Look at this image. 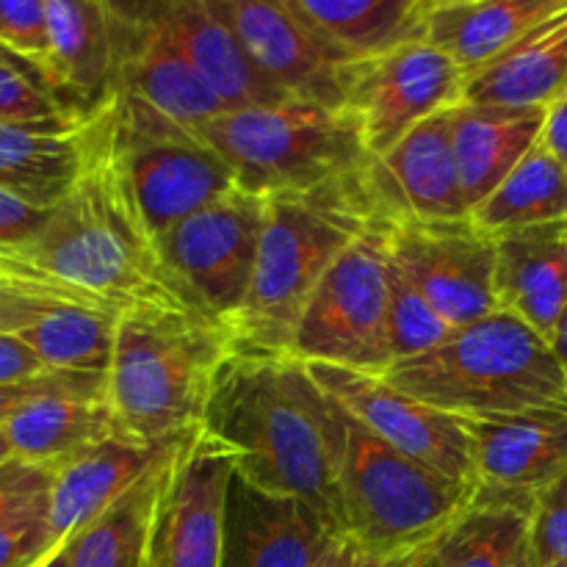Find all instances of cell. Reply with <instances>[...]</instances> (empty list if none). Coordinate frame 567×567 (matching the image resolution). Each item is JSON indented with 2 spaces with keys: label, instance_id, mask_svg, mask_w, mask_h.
<instances>
[{
  "label": "cell",
  "instance_id": "4",
  "mask_svg": "<svg viewBox=\"0 0 567 567\" xmlns=\"http://www.w3.org/2000/svg\"><path fill=\"white\" fill-rule=\"evenodd\" d=\"M338 520L360 554L404 559L430 546L476 496L365 430L327 396Z\"/></svg>",
  "mask_w": 567,
  "mask_h": 567
},
{
  "label": "cell",
  "instance_id": "10",
  "mask_svg": "<svg viewBox=\"0 0 567 567\" xmlns=\"http://www.w3.org/2000/svg\"><path fill=\"white\" fill-rule=\"evenodd\" d=\"M264 221L266 197L236 188L155 238L172 280L227 336L249 297Z\"/></svg>",
  "mask_w": 567,
  "mask_h": 567
},
{
  "label": "cell",
  "instance_id": "24",
  "mask_svg": "<svg viewBox=\"0 0 567 567\" xmlns=\"http://www.w3.org/2000/svg\"><path fill=\"white\" fill-rule=\"evenodd\" d=\"M567 89V0L498 59L465 78L463 103L546 111Z\"/></svg>",
  "mask_w": 567,
  "mask_h": 567
},
{
  "label": "cell",
  "instance_id": "7",
  "mask_svg": "<svg viewBox=\"0 0 567 567\" xmlns=\"http://www.w3.org/2000/svg\"><path fill=\"white\" fill-rule=\"evenodd\" d=\"M197 136L227 161L238 188L255 197L313 192L371 161L358 120L310 100L225 111Z\"/></svg>",
  "mask_w": 567,
  "mask_h": 567
},
{
  "label": "cell",
  "instance_id": "3",
  "mask_svg": "<svg viewBox=\"0 0 567 567\" xmlns=\"http://www.w3.org/2000/svg\"><path fill=\"white\" fill-rule=\"evenodd\" d=\"M377 225L360 172L313 192L266 197L252 286L230 327L233 349L291 354L293 332L319 282Z\"/></svg>",
  "mask_w": 567,
  "mask_h": 567
},
{
  "label": "cell",
  "instance_id": "6",
  "mask_svg": "<svg viewBox=\"0 0 567 567\" xmlns=\"http://www.w3.org/2000/svg\"><path fill=\"white\" fill-rule=\"evenodd\" d=\"M230 352L227 330L210 321L177 313L122 316L105 374L122 435L161 443L197 432L216 371Z\"/></svg>",
  "mask_w": 567,
  "mask_h": 567
},
{
  "label": "cell",
  "instance_id": "11",
  "mask_svg": "<svg viewBox=\"0 0 567 567\" xmlns=\"http://www.w3.org/2000/svg\"><path fill=\"white\" fill-rule=\"evenodd\" d=\"M465 72L430 42H410L347 66L343 109L358 120L365 150L380 158L410 131L463 103Z\"/></svg>",
  "mask_w": 567,
  "mask_h": 567
},
{
  "label": "cell",
  "instance_id": "48",
  "mask_svg": "<svg viewBox=\"0 0 567 567\" xmlns=\"http://www.w3.org/2000/svg\"><path fill=\"white\" fill-rule=\"evenodd\" d=\"M559 567H567V565H559Z\"/></svg>",
  "mask_w": 567,
  "mask_h": 567
},
{
  "label": "cell",
  "instance_id": "42",
  "mask_svg": "<svg viewBox=\"0 0 567 567\" xmlns=\"http://www.w3.org/2000/svg\"><path fill=\"white\" fill-rule=\"evenodd\" d=\"M358 557H360V551L354 548V543L347 540V543H341V546L336 548V554L327 559L324 567H354V565H358Z\"/></svg>",
  "mask_w": 567,
  "mask_h": 567
},
{
  "label": "cell",
  "instance_id": "23",
  "mask_svg": "<svg viewBox=\"0 0 567 567\" xmlns=\"http://www.w3.org/2000/svg\"><path fill=\"white\" fill-rule=\"evenodd\" d=\"M496 302L551 341L567 302V219L498 233Z\"/></svg>",
  "mask_w": 567,
  "mask_h": 567
},
{
  "label": "cell",
  "instance_id": "28",
  "mask_svg": "<svg viewBox=\"0 0 567 567\" xmlns=\"http://www.w3.org/2000/svg\"><path fill=\"white\" fill-rule=\"evenodd\" d=\"M11 457L55 468L83 449L122 435L109 393H48L0 424Z\"/></svg>",
  "mask_w": 567,
  "mask_h": 567
},
{
  "label": "cell",
  "instance_id": "33",
  "mask_svg": "<svg viewBox=\"0 0 567 567\" xmlns=\"http://www.w3.org/2000/svg\"><path fill=\"white\" fill-rule=\"evenodd\" d=\"M81 116L66 109L37 66L0 50V125L72 127Z\"/></svg>",
  "mask_w": 567,
  "mask_h": 567
},
{
  "label": "cell",
  "instance_id": "43",
  "mask_svg": "<svg viewBox=\"0 0 567 567\" xmlns=\"http://www.w3.org/2000/svg\"><path fill=\"white\" fill-rule=\"evenodd\" d=\"M551 347H554V352H557L559 363H563L567 371V302L563 308V316H559V324H557V332H554V338H551Z\"/></svg>",
  "mask_w": 567,
  "mask_h": 567
},
{
  "label": "cell",
  "instance_id": "44",
  "mask_svg": "<svg viewBox=\"0 0 567 567\" xmlns=\"http://www.w3.org/2000/svg\"><path fill=\"white\" fill-rule=\"evenodd\" d=\"M410 557L404 559H380V557H365V554H360L358 557V565L354 567H408Z\"/></svg>",
  "mask_w": 567,
  "mask_h": 567
},
{
  "label": "cell",
  "instance_id": "34",
  "mask_svg": "<svg viewBox=\"0 0 567 567\" xmlns=\"http://www.w3.org/2000/svg\"><path fill=\"white\" fill-rule=\"evenodd\" d=\"M452 332L449 321L426 302L424 293L391 260V271H388V336H391L393 363L432 352Z\"/></svg>",
  "mask_w": 567,
  "mask_h": 567
},
{
  "label": "cell",
  "instance_id": "9",
  "mask_svg": "<svg viewBox=\"0 0 567 567\" xmlns=\"http://www.w3.org/2000/svg\"><path fill=\"white\" fill-rule=\"evenodd\" d=\"M388 227H371L341 258L310 297L291 358L341 369L385 374L393 365L388 336Z\"/></svg>",
  "mask_w": 567,
  "mask_h": 567
},
{
  "label": "cell",
  "instance_id": "14",
  "mask_svg": "<svg viewBox=\"0 0 567 567\" xmlns=\"http://www.w3.org/2000/svg\"><path fill=\"white\" fill-rule=\"evenodd\" d=\"M305 365L327 396L336 399L349 415H354L365 430L374 432L388 446L430 465L449 480L476 487L468 437H465L460 419L399 391L385 380V374H369V371L324 363Z\"/></svg>",
  "mask_w": 567,
  "mask_h": 567
},
{
  "label": "cell",
  "instance_id": "19",
  "mask_svg": "<svg viewBox=\"0 0 567 567\" xmlns=\"http://www.w3.org/2000/svg\"><path fill=\"white\" fill-rule=\"evenodd\" d=\"M476 487L535 496L567 471V404L524 413L460 419Z\"/></svg>",
  "mask_w": 567,
  "mask_h": 567
},
{
  "label": "cell",
  "instance_id": "26",
  "mask_svg": "<svg viewBox=\"0 0 567 567\" xmlns=\"http://www.w3.org/2000/svg\"><path fill=\"white\" fill-rule=\"evenodd\" d=\"M449 120L460 186L468 210H474L540 142L546 111L460 103L449 111Z\"/></svg>",
  "mask_w": 567,
  "mask_h": 567
},
{
  "label": "cell",
  "instance_id": "36",
  "mask_svg": "<svg viewBox=\"0 0 567 567\" xmlns=\"http://www.w3.org/2000/svg\"><path fill=\"white\" fill-rule=\"evenodd\" d=\"M532 567L567 565V471L532 496Z\"/></svg>",
  "mask_w": 567,
  "mask_h": 567
},
{
  "label": "cell",
  "instance_id": "41",
  "mask_svg": "<svg viewBox=\"0 0 567 567\" xmlns=\"http://www.w3.org/2000/svg\"><path fill=\"white\" fill-rule=\"evenodd\" d=\"M540 142L567 169V89L546 109Z\"/></svg>",
  "mask_w": 567,
  "mask_h": 567
},
{
  "label": "cell",
  "instance_id": "20",
  "mask_svg": "<svg viewBox=\"0 0 567 567\" xmlns=\"http://www.w3.org/2000/svg\"><path fill=\"white\" fill-rule=\"evenodd\" d=\"M192 435L161 443L114 435L55 465L48 509V526L55 548L64 546L70 537H75L125 493L142 485L147 476L164 468Z\"/></svg>",
  "mask_w": 567,
  "mask_h": 567
},
{
  "label": "cell",
  "instance_id": "16",
  "mask_svg": "<svg viewBox=\"0 0 567 567\" xmlns=\"http://www.w3.org/2000/svg\"><path fill=\"white\" fill-rule=\"evenodd\" d=\"M111 9L116 28L114 94H131L192 133L225 114V105L177 48L153 3H111Z\"/></svg>",
  "mask_w": 567,
  "mask_h": 567
},
{
  "label": "cell",
  "instance_id": "22",
  "mask_svg": "<svg viewBox=\"0 0 567 567\" xmlns=\"http://www.w3.org/2000/svg\"><path fill=\"white\" fill-rule=\"evenodd\" d=\"M153 6L169 37L219 97L225 111L293 100L258 70L230 25L221 20L214 0H166Z\"/></svg>",
  "mask_w": 567,
  "mask_h": 567
},
{
  "label": "cell",
  "instance_id": "2",
  "mask_svg": "<svg viewBox=\"0 0 567 567\" xmlns=\"http://www.w3.org/2000/svg\"><path fill=\"white\" fill-rule=\"evenodd\" d=\"M199 430L255 487L302 498L338 520L327 393L291 354L233 349L219 365Z\"/></svg>",
  "mask_w": 567,
  "mask_h": 567
},
{
  "label": "cell",
  "instance_id": "12",
  "mask_svg": "<svg viewBox=\"0 0 567 567\" xmlns=\"http://www.w3.org/2000/svg\"><path fill=\"white\" fill-rule=\"evenodd\" d=\"M396 269L452 330L496 313V238L474 219H419L388 227Z\"/></svg>",
  "mask_w": 567,
  "mask_h": 567
},
{
  "label": "cell",
  "instance_id": "40",
  "mask_svg": "<svg viewBox=\"0 0 567 567\" xmlns=\"http://www.w3.org/2000/svg\"><path fill=\"white\" fill-rule=\"evenodd\" d=\"M48 365L20 341V338L0 332V385H17V382L37 380L48 374Z\"/></svg>",
  "mask_w": 567,
  "mask_h": 567
},
{
  "label": "cell",
  "instance_id": "35",
  "mask_svg": "<svg viewBox=\"0 0 567 567\" xmlns=\"http://www.w3.org/2000/svg\"><path fill=\"white\" fill-rule=\"evenodd\" d=\"M53 468L9 457L0 463V529L28 518H48Z\"/></svg>",
  "mask_w": 567,
  "mask_h": 567
},
{
  "label": "cell",
  "instance_id": "45",
  "mask_svg": "<svg viewBox=\"0 0 567 567\" xmlns=\"http://www.w3.org/2000/svg\"><path fill=\"white\" fill-rule=\"evenodd\" d=\"M39 567H70V563H66V548L64 546L55 548V551L50 554V557L44 559V563Z\"/></svg>",
  "mask_w": 567,
  "mask_h": 567
},
{
  "label": "cell",
  "instance_id": "8",
  "mask_svg": "<svg viewBox=\"0 0 567 567\" xmlns=\"http://www.w3.org/2000/svg\"><path fill=\"white\" fill-rule=\"evenodd\" d=\"M105 131L116 169L153 238L238 188L214 147L131 94H114L105 105Z\"/></svg>",
  "mask_w": 567,
  "mask_h": 567
},
{
  "label": "cell",
  "instance_id": "47",
  "mask_svg": "<svg viewBox=\"0 0 567 567\" xmlns=\"http://www.w3.org/2000/svg\"><path fill=\"white\" fill-rule=\"evenodd\" d=\"M9 457H11V446H9V441H6L3 430H0V463H3V460H9Z\"/></svg>",
  "mask_w": 567,
  "mask_h": 567
},
{
  "label": "cell",
  "instance_id": "38",
  "mask_svg": "<svg viewBox=\"0 0 567 567\" xmlns=\"http://www.w3.org/2000/svg\"><path fill=\"white\" fill-rule=\"evenodd\" d=\"M53 551L48 518H28L0 529V567H39Z\"/></svg>",
  "mask_w": 567,
  "mask_h": 567
},
{
  "label": "cell",
  "instance_id": "15",
  "mask_svg": "<svg viewBox=\"0 0 567 567\" xmlns=\"http://www.w3.org/2000/svg\"><path fill=\"white\" fill-rule=\"evenodd\" d=\"M347 543L313 504L255 487L233 468L219 567H324Z\"/></svg>",
  "mask_w": 567,
  "mask_h": 567
},
{
  "label": "cell",
  "instance_id": "17",
  "mask_svg": "<svg viewBox=\"0 0 567 567\" xmlns=\"http://www.w3.org/2000/svg\"><path fill=\"white\" fill-rule=\"evenodd\" d=\"M221 20L280 92L343 109L347 61L291 9L288 0H214Z\"/></svg>",
  "mask_w": 567,
  "mask_h": 567
},
{
  "label": "cell",
  "instance_id": "46",
  "mask_svg": "<svg viewBox=\"0 0 567 567\" xmlns=\"http://www.w3.org/2000/svg\"><path fill=\"white\" fill-rule=\"evenodd\" d=\"M408 567H432L430 559H426V548H421L419 554H413V557H410Z\"/></svg>",
  "mask_w": 567,
  "mask_h": 567
},
{
  "label": "cell",
  "instance_id": "18",
  "mask_svg": "<svg viewBox=\"0 0 567 567\" xmlns=\"http://www.w3.org/2000/svg\"><path fill=\"white\" fill-rule=\"evenodd\" d=\"M449 111L421 122L396 147L380 158H371L360 169L380 225L460 219L471 214L454 161Z\"/></svg>",
  "mask_w": 567,
  "mask_h": 567
},
{
  "label": "cell",
  "instance_id": "29",
  "mask_svg": "<svg viewBox=\"0 0 567 567\" xmlns=\"http://www.w3.org/2000/svg\"><path fill=\"white\" fill-rule=\"evenodd\" d=\"M532 496L476 487V496L426 546L432 567H532Z\"/></svg>",
  "mask_w": 567,
  "mask_h": 567
},
{
  "label": "cell",
  "instance_id": "27",
  "mask_svg": "<svg viewBox=\"0 0 567 567\" xmlns=\"http://www.w3.org/2000/svg\"><path fill=\"white\" fill-rule=\"evenodd\" d=\"M559 3L563 0H426L424 42L449 55L468 78Z\"/></svg>",
  "mask_w": 567,
  "mask_h": 567
},
{
  "label": "cell",
  "instance_id": "39",
  "mask_svg": "<svg viewBox=\"0 0 567 567\" xmlns=\"http://www.w3.org/2000/svg\"><path fill=\"white\" fill-rule=\"evenodd\" d=\"M48 219V210H39L11 194L0 192V249L28 241Z\"/></svg>",
  "mask_w": 567,
  "mask_h": 567
},
{
  "label": "cell",
  "instance_id": "25",
  "mask_svg": "<svg viewBox=\"0 0 567 567\" xmlns=\"http://www.w3.org/2000/svg\"><path fill=\"white\" fill-rule=\"evenodd\" d=\"M97 116L72 127L0 125V192L39 210L64 203L92 161Z\"/></svg>",
  "mask_w": 567,
  "mask_h": 567
},
{
  "label": "cell",
  "instance_id": "13",
  "mask_svg": "<svg viewBox=\"0 0 567 567\" xmlns=\"http://www.w3.org/2000/svg\"><path fill=\"white\" fill-rule=\"evenodd\" d=\"M233 468L203 430L183 443L161 476L144 567H219Z\"/></svg>",
  "mask_w": 567,
  "mask_h": 567
},
{
  "label": "cell",
  "instance_id": "5",
  "mask_svg": "<svg viewBox=\"0 0 567 567\" xmlns=\"http://www.w3.org/2000/svg\"><path fill=\"white\" fill-rule=\"evenodd\" d=\"M385 380L454 419L567 404V371L551 341L507 310L460 327L432 352L399 360Z\"/></svg>",
  "mask_w": 567,
  "mask_h": 567
},
{
  "label": "cell",
  "instance_id": "30",
  "mask_svg": "<svg viewBox=\"0 0 567 567\" xmlns=\"http://www.w3.org/2000/svg\"><path fill=\"white\" fill-rule=\"evenodd\" d=\"M347 64L424 42L426 0H288Z\"/></svg>",
  "mask_w": 567,
  "mask_h": 567
},
{
  "label": "cell",
  "instance_id": "31",
  "mask_svg": "<svg viewBox=\"0 0 567 567\" xmlns=\"http://www.w3.org/2000/svg\"><path fill=\"white\" fill-rule=\"evenodd\" d=\"M471 219L491 236L567 219V169L537 142Z\"/></svg>",
  "mask_w": 567,
  "mask_h": 567
},
{
  "label": "cell",
  "instance_id": "21",
  "mask_svg": "<svg viewBox=\"0 0 567 567\" xmlns=\"http://www.w3.org/2000/svg\"><path fill=\"white\" fill-rule=\"evenodd\" d=\"M48 83L72 114L92 120L114 100V9L100 0H48Z\"/></svg>",
  "mask_w": 567,
  "mask_h": 567
},
{
  "label": "cell",
  "instance_id": "32",
  "mask_svg": "<svg viewBox=\"0 0 567 567\" xmlns=\"http://www.w3.org/2000/svg\"><path fill=\"white\" fill-rule=\"evenodd\" d=\"M181 452V449H177ZM169 465V463H166ZM164 465V468H166ZM164 468L133 487L64 543L70 567H144L147 537Z\"/></svg>",
  "mask_w": 567,
  "mask_h": 567
},
{
  "label": "cell",
  "instance_id": "37",
  "mask_svg": "<svg viewBox=\"0 0 567 567\" xmlns=\"http://www.w3.org/2000/svg\"><path fill=\"white\" fill-rule=\"evenodd\" d=\"M0 50L37 66L48 78V0H0Z\"/></svg>",
  "mask_w": 567,
  "mask_h": 567
},
{
  "label": "cell",
  "instance_id": "1",
  "mask_svg": "<svg viewBox=\"0 0 567 567\" xmlns=\"http://www.w3.org/2000/svg\"><path fill=\"white\" fill-rule=\"evenodd\" d=\"M0 255L120 316L177 313L210 321L172 280L155 238L138 219L111 155L105 109L97 116V144L81 183L48 210L44 225L28 241L3 247Z\"/></svg>",
  "mask_w": 567,
  "mask_h": 567
}]
</instances>
